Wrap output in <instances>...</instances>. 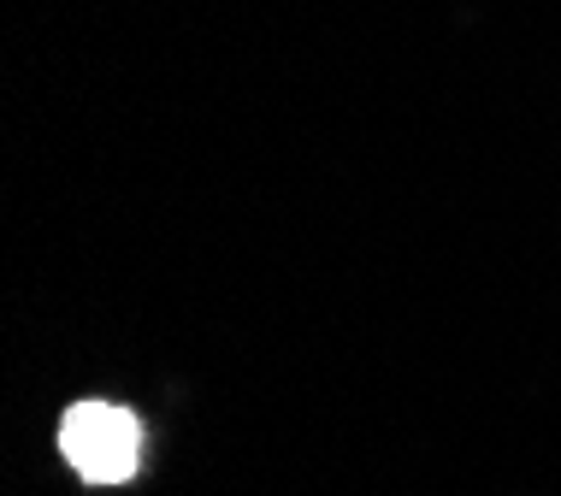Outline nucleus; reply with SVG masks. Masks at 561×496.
<instances>
[{
  "label": "nucleus",
  "instance_id": "nucleus-1",
  "mask_svg": "<svg viewBox=\"0 0 561 496\" xmlns=\"http://www.w3.org/2000/svg\"><path fill=\"white\" fill-rule=\"evenodd\" d=\"M59 455L89 485H125L142 461V419L118 402H71L59 419Z\"/></svg>",
  "mask_w": 561,
  "mask_h": 496
}]
</instances>
